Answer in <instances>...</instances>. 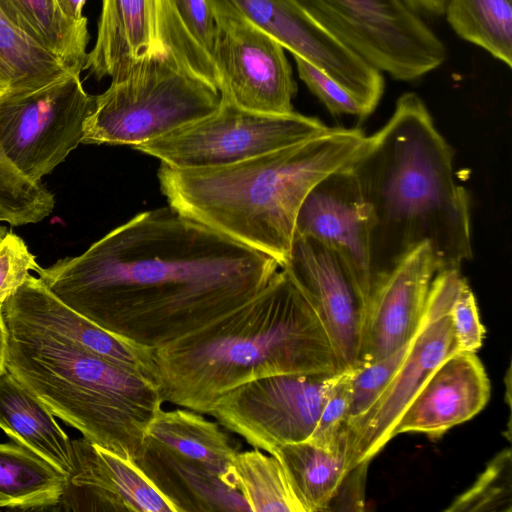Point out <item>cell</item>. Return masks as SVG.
Returning a JSON list of instances; mask_svg holds the SVG:
<instances>
[{
  "instance_id": "83f0119b",
  "label": "cell",
  "mask_w": 512,
  "mask_h": 512,
  "mask_svg": "<svg viewBox=\"0 0 512 512\" xmlns=\"http://www.w3.org/2000/svg\"><path fill=\"white\" fill-rule=\"evenodd\" d=\"M452 30L506 66L512 65V0H447Z\"/></svg>"
},
{
  "instance_id": "cb8c5ba5",
  "label": "cell",
  "mask_w": 512,
  "mask_h": 512,
  "mask_svg": "<svg viewBox=\"0 0 512 512\" xmlns=\"http://www.w3.org/2000/svg\"><path fill=\"white\" fill-rule=\"evenodd\" d=\"M68 483L67 475L24 445L0 443V508L54 507Z\"/></svg>"
},
{
  "instance_id": "e575fe53",
  "label": "cell",
  "mask_w": 512,
  "mask_h": 512,
  "mask_svg": "<svg viewBox=\"0 0 512 512\" xmlns=\"http://www.w3.org/2000/svg\"><path fill=\"white\" fill-rule=\"evenodd\" d=\"M37 266L23 239L8 232L0 242V302L12 295Z\"/></svg>"
},
{
  "instance_id": "3957f363",
  "label": "cell",
  "mask_w": 512,
  "mask_h": 512,
  "mask_svg": "<svg viewBox=\"0 0 512 512\" xmlns=\"http://www.w3.org/2000/svg\"><path fill=\"white\" fill-rule=\"evenodd\" d=\"M152 355L163 402L207 414L224 394L255 379L344 372L323 324L284 270L247 302Z\"/></svg>"
},
{
  "instance_id": "52a82bcc",
  "label": "cell",
  "mask_w": 512,
  "mask_h": 512,
  "mask_svg": "<svg viewBox=\"0 0 512 512\" xmlns=\"http://www.w3.org/2000/svg\"><path fill=\"white\" fill-rule=\"evenodd\" d=\"M316 117L254 112L221 99L211 114L132 148L178 169L229 165L328 132Z\"/></svg>"
},
{
  "instance_id": "30bf717a",
  "label": "cell",
  "mask_w": 512,
  "mask_h": 512,
  "mask_svg": "<svg viewBox=\"0 0 512 512\" xmlns=\"http://www.w3.org/2000/svg\"><path fill=\"white\" fill-rule=\"evenodd\" d=\"M343 372L281 374L242 384L224 394L211 414L227 430L269 453L307 441Z\"/></svg>"
},
{
  "instance_id": "5bb4252c",
  "label": "cell",
  "mask_w": 512,
  "mask_h": 512,
  "mask_svg": "<svg viewBox=\"0 0 512 512\" xmlns=\"http://www.w3.org/2000/svg\"><path fill=\"white\" fill-rule=\"evenodd\" d=\"M459 352L450 311L427 296L422 324L401 367L374 405L347 423L349 468L371 460L392 439L401 415L433 373Z\"/></svg>"
},
{
  "instance_id": "836d02e7",
  "label": "cell",
  "mask_w": 512,
  "mask_h": 512,
  "mask_svg": "<svg viewBox=\"0 0 512 512\" xmlns=\"http://www.w3.org/2000/svg\"><path fill=\"white\" fill-rule=\"evenodd\" d=\"M299 78L334 115L366 118L368 114L359 102L328 75L301 57L293 56Z\"/></svg>"
},
{
  "instance_id": "ac0fdd59",
  "label": "cell",
  "mask_w": 512,
  "mask_h": 512,
  "mask_svg": "<svg viewBox=\"0 0 512 512\" xmlns=\"http://www.w3.org/2000/svg\"><path fill=\"white\" fill-rule=\"evenodd\" d=\"M75 471L68 487L81 491L80 509L112 512H175L135 461L84 437L72 440Z\"/></svg>"
},
{
  "instance_id": "1f68e13d",
  "label": "cell",
  "mask_w": 512,
  "mask_h": 512,
  "mask_svg": "<svg viewBox=\"0 0 512 512\" xmlns=\"http://www.w3.org/2000/svg\"><path fill=\"white\" fill-rule=\"evenodd\" d=\"M413 339L389 356L352 370L347 423L365 414L380 398L404 362Z\"/></svg>"
},
{
  "instance_id": "9c48e42d",
  "label": "cell",
  "mask_w": 512,
  "mask_h": 512,
  "mask_svg": "<svg viewBox=\"0 0 512 512\" xmlns=\"http://www.w3.org/2000/svg\"><path fill=\"white\" fill-rule=\"evenodd\" d=\"M70 70L43 86L0 93V145L10 162L29 180L40 183L74 150L95 96Z\"/></svg>"
},
{
  "instance_id": "603a6c76",
  "label": "cell",
  "mask_w": 512,
  "mask_h": 512,
  "mask_svg": "<svg viewBox=\"0 0 512 512\" xmlns=\"http://www.w3.org/2000/svg\"><path fill=\"white\" fill-rule=\"evenodd\" d=\"M146 437L204 463L237 489L231 465L240 446L216 422L187 408L160 409L150 422Z\"/></svg>"
},
{
  "instance_id": "5b68a950",
  "label": "cell",
  "mask_w": 512,
  "mask_h": 512,
  "mask_svg": "<svg viewBox=\"0 0 512 512\" xmlns=\"http://www.w3.org/2000/svg\"><path fill=\"white\" fill-rule=\"evenodd\" d=\"M6 370L91 443L135 460L162 409L149 378L46 328L6 303Z\"/></svg>"
},
{
  "instance_id": "7a4b0ae2",
  "label": "cell",
  "mask_w": 512,
  "mask_h": 512,
  "mask_svg": "<svg viewBox=\"0 0 512 512\" xmlns=\"http://www.w3.org/2000/svg\"><path fill=\"white\" fill-rule=\"evenodd\" d=\"M454 152L423 100L401 95L389 120L366 136L351 164L369 216L371 291L416 247L428 243L438 270L473 258L470 203L456 182Z\"/></svg>"
},
{
  "instance_id": "7402d4cb",
  "label": "cell",
  "mask_w": 512,
  "mask_h": 512,
  "mask_svg": "<svg viewBox=\"0 0 512 512\" xmlns=\"http://www.w3.org/2000/svg\"><path fill=\"white\" fill-rule=\"evenodd\" d=\"M0 428L68 478L74 473L72 440L46 405L7 370L0 375Z\"/></svg>"
},
{
  "instance_id": "8992f818",
  "label": "cell",
  "mask_w": 512,
  "mask_h": 512,
  "mask_svg": "<svg viewBox=\"0 0 512 512\" xmlns=\"http://www.w3.org/2000/svg\"><path fill=\"white\" fill-rule=\"evenodd\" d=\"M220 102L217 89L180 68L167 52L149 54L95 96L81 143L133 147L211 114Z\"/></svg>"
},
{
  "instance_id": "8d00e7d4",
  "label": "cell",
  "mask_w": 512,
  "mask_h": 512,
  "mask_svg": "<svg viewBox=\"0 0 512 512\" xmlns=\"http://www.w3.org/2000/svg\"><path fill=\"white\" fill-rule=\"evenodd\" d=\"M174 4L190 35L212 57L216 25L208 0H174Z\"/></svg>"
},
{
  "instance_id": "4316f807",
  "label": "cell",
  "mask_w": 512,
  "mask_h": 512,
  "mask_svg": "<svg viewBox=\"0 0 512 512\" xmlns=\"http://www.w3.org/2000/svg\"><path fill=\"white\" fill-rule=\"evenodd\" d=\"M70 70L73 69L19 28L0 7V79L6 89L37 88Z\"/></svg>"
},
{
  "instance_id": "f35d334b",
  "label": "cell",
  "mask_w": 512,
  "mask_h": 512,
  "mask_svg": "<svg viewBox=\"0 0 512 512\" xmlns=\"http://www.w3.org/2000/svg\"><path fill=\"white\" fill-rule=\"evenodd\" d=\"M418 14L439 17L444 14L447 0H404Z\"/></svg>"
},
{
  "instance_id": "484cf974",
  "label": "cell",
  "mask_w": 512,
  "mask_h": 512,
  "mask_svg": "<svg viewBox=\"0 0 512 512\" xmlns=\"http://www.w3.org/2000/svg\"><path fill=\"white\" fill-rule=\"evenodd\" d=\"M4 13L68 68L82 72L87 59V21L62 14L56 0H0Z\"/></svg>"
},
{
  "instance_id": "d590c367",
  "label": "cell",
  "mask_w": 512,
  "mask_h": 512,
  "mask_svg": "<svg viewBox=\"0 0 512 512\" xmlns=\"http://www.w3.org/2000/svg\"><path fill=\"white\" fill-rule=\"evenodd\" d=\"M450 314L459 352L475 353L482 346L485 329L480 321L475 296L466 279L459 287Z\"/></svg>"
},
{
  "instance_id": "8fae6325",
  "label": "cell",
  "mask_w": 512,
  "mask_h": 512,
  "mask_svg": "<svg viewBox=\"0 0 512 512\" xmlns=\"http://www.w3.org/2000/svg\"><path fill=\"white\" fill-rule=\"evenodd\" d=\"M216 33L212 52L221 99L266 114H289L297 92L284 48L229 7L208 0Z\"/></svg>"
},
{
  "instance_id": "6da1fadb",
  "label": "cell",
  "mask_w": 512,
  "mask_h": 512,
  "mask_svg": "<svg viewBox=\"0 0 512 512\" xmlns=\"http://www.w3.org/2000/svg\"><path fill=\"white\" fill-rule=\"evenodd\" d=\"M279 267L168 205L137 214L79 256L34 271L77 313L156 349L247 302Z\"/></svg>"
},
{
  "instance_id": "e0dca14e",
  "label": "cell",
  "mask_w": 512,
  "mask_h": 512,
  "mask_svg": "<svg viewBox=\"0 0 512 512\" xmlns=\"http://www.w3.org/2000/svg\"><path fill=\"white\" fill-rule=\"evenodd\" d=\"M490 398V382L473 352H456L430 375L392 431L438 438L478 414Z\"/></svg>"
},
{
  "instance_id": "ba28073f",
  "label": "cell",
  "mask_w": 512,
  "mask_h": 512,
  "mask_svg": "<svg viewBox=\"0 0 512 512\" xmlns=\"http://www.w3.org/2000/svg\"><path fill=\"white\" fill-rule=\"evenodd\" d=\"M368 63L414 81L446 60L442 40L404 0H298Z\"/></svg>"
},
{
  "instance_id": "ab89813d",
  "label": "cell",
  "mask_w": 512,
  "mask_h": 512,
  "mask_svg": "<svg viewBox=\"0 0 512 512\" xmlns=\"http://www.w3.org/2000/svg\"><path fill=\"white\" fill-rule=\"evenodd\" d=\"M57 6L64 16L76 22L87 21L83 15L86 0H56Z\"/></svg>"
},
{
  "instance_id": "f1b7e54d",
  "label": "cell",
  "mask_w": 512,
  "mask_h": 512,
  "mask_svg": "<svg viewBox=\"0 0 512 512\" xmlns=\"http://www.w3.org/2000/svg\"><path fill=\"white\" fill-rule=\"evenodd\" d=\"M231 474L251 512H304L275 456L257 448L239 451L233 459Z\"/></svg>"
},
{
  "instance_id": "d6986e66",
  "label": "cell",
  "mask_w": 512,
  "mask_h": 512,
  "mask_svg": "<svg viewBox=\"0 0 512 512\" xmlns=\"http://www.w3.org/2000/svg\"><path fill=\"white\" fill-rule=\"evenodd\" d=\"M3 303L26 318L156 384L153 349L122 339L96 325L59 300L40 278L29 274L24 283Z\"/></svg>"
},
{
  "instance_id": "60d3db41",
  "label": "cell",
  "mask_w": 512,
  "mask_h": 512,
  "mask_svg": "<svg viewBox=\"0 0 512 512\" xmlns=\"http://www.w3.org/2000/svg\"><path fill=\"white\" fill-rule=\"evenodd\" d=\"M0 302V375L6 371L7 333Z\"/></svg>"
},
{
  "instance_id": "4dcf8cb0",
  "label": "cell",
  "mask_w": 512,
  "mask_h": 512,
  "mask_svg": "<svg viewBox=\"0 0 512 512\" xmlns=\"http://www.w3.org/2000/svg\"><path fill=\"white\" fill-rule=\"evenodd\" d=\"M512 510V456L510 448L500 451L474 484L459 495L446 512H487Z\"/></svg>"
},
{
  "instance_id": "7bdbcfd3",
  "label": "cell",
  "mask_w": 512,
  "mask_h": 512,
  "mask_svg": "<svg viewBox=\"0 0 512 512\" xmlns=\"http://www.w3.org/2000/svg\"><path fill=\"white\" fill-rule=\"evenodd\" d=\"M4 90H6V87L0 79V93H2Z\"/></svg>"
},
{
  "instance_id": "7c38bea8",
  "label": "cell",
  "mask_w": 512,
  "mask_h": 512,
  "mask_svg": "<svg viewBox=\"0 0 512 512\" xmlns=\"http://www.w3.org/2000/svg\"><path fill=\"white\" fill-rule=\"evenodd\" d=\"M240 14L293 56L328 75L368 116L384 93L383 74L307 11L298 0H215Z\"/></svg>"
},
{
  "instance_id": "d4e9b609",
  "label": "cell",
  "mask_w": 512,
  "mask_h": 512,
  "mask_svg": "<svg viewBox=\"0 0 512 512\" xmlns=\"http://www.w3.org/2000/svg\"><path fill=\"white\" fill-rule=\"evenodd\" d=\"M280 462L289 486L304 512L327 511L350 469L348 452H329L309 441L284 444L271 454Z\"/></svg>"
},
{
  "instance_id": "f546056e",
  "label": "cell",
  "mask_w": 512,
  "mask_h": 512,
  "mask_svg": "<svg viewBox=\"0 0 512 512\" xmlns=\"http://www.w3.org/2000/svg\"><path fill=\"white\" fill-rule=\"evenodd\" d=\"M54 195L41 182L26 178L0 145V221L12 226L38 223L50 216Z\"/></svg>"
},
{
  "instance_id": "74e56055",
  "label": "cell",
  "mask_w": 512,
  "mask_h": 512,
  "mask_svg": "<svg viewBox=\"0 0 512 512\" xmlns=\"http://www.w3.org/2000/svg\"><path fill=\"white\" fill-rule=\"evenodd\" d=\"M369 460L351 467L344 475L327 511L363 510L364 484Z\"/></svg>"
},
{
  "instance_id": "9a60e30c",
  "label": "cell",
  "mask_w": 512,
  "mask_h": 512,
  "mask_svg": "<svg viewBox=\"0 0 512 512\" xmlns=\"http://www.w3.org/2000/svg\"><path fill=\"white\" fill-rule=\"evenodd\" d=\"M437 271L431 247L424 243L375 282L356 368L389 356L414 338L421 327L427 294Z\"/></svg>"
},
{
  "instance_id": "ffe728a7",
  "label": "cell",
  "mask_w": 512,
  "mask_h": 512,
  "mask_svg": "<svg viewBox=\"0 0 512 512\" xmlns=\"http://www.w3.org/2000/svg\"><path fill=\"white\" fill-rule=\"evenodd\" d=\"M134 461L175 512L250 511L217 472L148 437Z\"/></svg>"
},
{
  "instance_id": "2e32d148",
  "label": "cell",
  "mask_w": 512,
  "mask_h": 512,
  "mask_svg": "<svg viewBox=\"0 0 512 512\" xmlns=\"http://www.w3.org/2000/svg\"><path fill=\"white\" fill-rule=\"evenodd\" d=\"M350 166L329 174L308 193L296 217L295 234L314 238L337 252L369 302V216Z\"/></svg>"
},
{
  "instance_id": "44dd1931",
  "label": "cell",
  "mask_w": 512,
  "mask_h": 512,
  "mask_svg": "<svg viewBox=\"0 0 512 512\" xmlns=\"http://www.w3.org/2000/svg\"><path fill=\"white\" fill-rule=\"evenodd\" d=\"M159 0H102L95 44L84 70L117 81L142 57L166 52L158 33Z\"/></svg>"
},
{
  "instance_id": "4fadbf2b",
  "label": "cell",
  "mask_w": 512,
  "mask_h": 512,
  "mask_svg": "<svg viewBox=\"0 0 512 512\" xmlns=\"http://www.w3.org/2000/svg\"><path fill=\"white\" fill-rule=\"evenodd\" d=\"M281 268L323 324L340 370L355 369L368 300L345 260L316 239L294 234L288 259Z\"/></svg>"
},
{
  "instance_id": "277c9868",
  "label": "cell",
  "mask_w": 512,
  "mask_h": 512,
  "mask_svg": "<svg viewBox=\"0 0 512 512\" xmlns=\"http://www.w3.org/2000/svg\"><path fill=\"white\" fill-rule=\"evenodd\" d=\"M366 136L331 129L237 163L178 169L160 165V189L182 214L273 258L288 259L302 202L329 174L348 167Z\"/></svg>"
},
{
  "instance_id": "b9f144b4",
  "label": "cell",
  "mask_w": 512,
  "mask_h": 512,
  "mask_svg": "<svg viewBox=\"0 0 512 512\" xmlns=\"http://www.w3.org/2000/svg\"><path fill=\"white\" fill-rule=\"evenodd\" d=\"M8 233V230L4 226H0V242L4 239L6 234Z\"/></svg>"
},
{
  "instance_id": "d6a6232c",
  "label": "cell",
  "mask_w": 512,
  "mask_h": 512,
  "mask_svg": "<svg viewBox=\"0 0 512 512\" xmlns=\"http://www.w3.org/2000/svg\"><path fill=\"white\" fill-rule=\"evenodd\" d=\"M352 370L344 371L327 400L318 423L307 440L329 452H348L347 416Z\"/></svg>"
}]
</instances>
